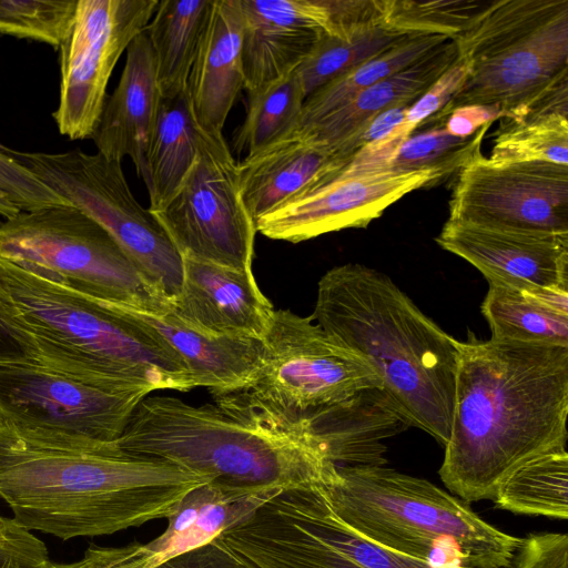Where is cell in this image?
Here are the masks:
<instances>
[{"label":"cell","instance_id":"37","mask_svg":"<svg viewBox=\"0 0 568 568\" xmlns=\"http://www.w3.org/2000/svg\"><path fill=\"white\" fill-rule=\"evenodd\" d=\"M78 0H0V33L59 49L74 22Z\"/></svg>","mask_w":568,"mask_h":568},{"label":"cell","instance_id":"32","mask_svg":"<svg viewBox=\"0 0 568 568\" xmlns=\"http://www.w3.org/2000/svg\"><path fill=\"white\" fill-rule=\"evenodd\" d=\"M247 97L245 119L233 138L236 152L246 154L297 125L307 98L296 69Z\"/></svg>","mask_w":568,"mask_h":568},{"label":"cell","instance_id":"29","mask_svg":"<svg viewBox=\"0 0 568 568\" xmlns=\"http://www.w3.org/2000/svg\"><path fill=\"white\" fill-rule=\"evenodd\" d=\"M493 500L496 507L511 513L567 519L566 446L554 448L521 464L499 483Z\"/></svg>","mask_w":568,"mask_h":568},{"label":"cell","instance_id":"16","mask_svg":"<svg viewBox=\"0 0 568 568\" xmlns=\"http://www.w3.org/2000/svg\"><path fill=\"white\" fill-rule=\"evenodd\" d=\"M327 171L257 217L256 232L272 240L300 243L344 229L366 227L408 193L443 180L433 171H381L353 176Z\"/></svg>","mask_w":568,"mask_h":568},{"label":"cell","instance_id":"38","mask_svg":"<svg viewBox=\"0 0 568 568\" xmlns=\"http://www.w3.org/2000/svg\"><path fill=\"white\" fill-rule=\"evenodd\" d=\"M0 191L22 212L71 203L41 182L31 171L0 151Z\"/></svg>","mask_w":568,"mask_h":568},{"label":"cell","instance_id":"24","mask_svg":"<svg viewBox=\"0 0 568 568\" xmlns=\"http://www.w3.org/2000/svg\"><path fill=\"white\" fill-rule=\"evenodd\" d=\"M283 489L209 480L183 496L166 517V529L145 544L158 564L203 546L247 519Z\"/></svg>","mask_w":568,"mask_h":568},{"label":"cell","instance_id":"14","mask_svg":"<svg viewBox=\"0 0 568 568\" xmlns=\"http://www.w3.org/2000/svg\"><path fill=\"white\" fill-rule=\"evenodd\" d=\"M156 6L158 0H78L71 31L59 47L60 95L52 116L60 134L93 136L113 69Z\"/></svg>","mask_w":568,"mask_h":568},{"label":"cell","instance_id":"43","mask_svg":"<svg viewBox=\"0 0 568 568\" xmlns=\"http://www.w3.org/2000/svg\"><path fill=\"white\" fill-rule=\"evenodd\" d=\"M152 568H256L220 537L171 557Z\"/></svg>","mask_w":568,"mask_h":568},{"label":"cell","instance_id":"20","mask_svg":"<svg viewBox=\"0 0 568 568\" xmlns=\"http://www.w3.org/2000/svg\"><path fill=\"white\" fill-rule=\"evenodd\" d=\"M132 323L161 339L183 361L195 387L215 397L246 389L262 362V341L219 336L183 322L171 307L152 312L114 302Z\"/></svg>","mask_w":568,"mask_h":568},{"label":"cell","instance_id":"9","mask_svg":"<svg viewBox=\"0 0 568 568\" xmlns=\"http://www.w3.org/2000/svg\"><path fill=\"white\" fill-rule=\"evenodd\" d=\"M0 151L102 225L150 288L173 304L181 292L182 256L133 195L122 162L81 150L23 152L0 143Z\"/></svg>","mask_w":568,"mask_h":568},{"label":"cell","instance_id":"12","mask_svg":"<svg viewBox=\"0 0 568 568\" xmlns=\"http://www.w3.org/2000/svg\"><path fill=\"white\" fill-rule=\"evenodd\" d=\"M182 257L252 271L255 221L222 133L197 126L196 158L165 206L151 213Z\"/></svg>","mask_w":568,"mask_h":568},{"label":"cell","instance_id":"45","mask_svg":"<svg viewBox=\"0 0 568 568\" xmlns=\"http://www.w3.org/2000/svg\"><path fill=\"white\" fill-rule=\"evenodd\" d=\"M8 363H38V354L31 338L0 305V364Z\"/></svg>","mask_w":568,"mask_h":568},{"label":"cell","instance_id":"41","mask_svg":"<svg viewBox=\"0 0 568 568\" xmlns=\"http://www.w3.org/2000/svg\"><path fill=\"white\" fill-rule=\"evenodd\" d=\"M154 559L145 544L138 541L121 547L91 545L81 559L59 564L50 562L49 568H152Z\"/></svg>","mask_w":568,"mask_h":568},{"label":"cell","instance_id":"21","mask_svg":"<svg viewBox=\"0 0 568 568\" xmlns=\"http://www.w3.org/2000/svg\"><path fill=\"white\" fill-rule=\"evenodd\" d=\"M125 52L119 83L106 98L91 139L98 152L108 159L122 162L129 156L136 175L145 181L148 152L162 101L145 30L131 41Z\"/></svg>","mask_w":568,"mask_h":568},{"label":"cell","instance_id":"36","mask_svg":"<svg viewBox=\"0 0 568 568\" xmlns=\"http://www.w3.org/2000/svg\"><path fill=\"white\" fill-rule=\"evenodd\" d=\"M489 159L497 162L537 161L568 165V119L551 114L521 122L503 120Z\"/></svg>","mask_w":568,"mask_h":568},{"label":"cell","instance_id":"5","mask_svg":"<svg viewBox=\"0 0 568 568\" xmlns=\"http://www.w3.org/2000/svg\"><path fill=\"white\" fill-rule=\"evenodd\" d=\"M0 305L38 364L121 392L195 388L181 357L104 301L0 257Z\"/></svg>","mask_w":568,"mask_h":568},{"label":"cell","instance_id":"1","mask_svg":"<svg viewBox=\"0 0 568 568\" xmlns=\"http://www.w3.org/2000/svg\"><path fill=\"white\" fill-rule=\"evenodd\" d=\"M450 437L439 476L462 500L493 499L530 458L566 446L568 347L458 341Z\"/></svg>","mask_w":568,"mask_h":568},{"label":"cell","instance_id":"42","mask_svg":"<svg viewBox=\"0 0 568 568\" xmlns=\"http://www.w3.org/2000/svg\"><path fill=\"white\" fill-rule=\"evenodd\" d=\"M510 568H568V536L529 535L523 539Z\"/></svg>","mask_w":568,"mask_h":568},{"label":"cell","instance_id":"6","mask_svg":"<svg viewBox=\"0 0 568 568\" xmlns=\"http://www.w3.org/2000/svg\"><path fill=\"white\" fill-rule=\"evenodd\" d=\"M321 485L353 530L436 568H509L523 541L433 483L384 465L336 466Z\"/></svg>","mask_w":568,"mask_h":568},{"label":"cell","instance_id":"17","mask_svg":"<svg viewBox=\"0 0 568 568\" xmlns=\"http://www.w3.org/2000/svg\"><path fill=\"white\" fill-rule=\"evenodd\" d=\"M435 241L488 283L568 288V233L447 220Z\"/></svg>","mask_w":568,"mask_h":568},{"label":"cell","instance_id":"13","mask_svg":"<svg viewBox=\"0 0 568 568\" xmlns=\"http://www.w3.org/2000/svg\"><path fill=\"white\" fill-rule=\"evenodd\" d=\"M148 395L104 388L38 363L0 364V422L29 438L114 443Z\"/></svg>","mask_w":568,"mask_h":568},{"label":"cell","instance_id":"18","mask_svg":"<svg viewBox=\"0 0 568 568\" xmlns=\"http://www.w3.org/2000/svg\"><path fill=\"white\" fill-rule=\"evenodd\" d=\"M247 95L295 70L323 33H333L327 0H240Z\"/></svg>","mask_w":568,"mask_h":568},{"label":"cell","instance_id":"15","mask_svg":"<svg viewBox=\"0 0 568 568\" xmlns=\"http://www.w3.org/2000/svg\"><path fill=\"white\" fill-rule=\"evenodd\" d=\"M448 204L450 221L568 233V165L480 154L458 171Z\"/></svg>","mask_w":568,"mask_h":568},{"label":"cell","instance_id":"2","mask_svg":"<svg viewBox=\"0 0 568 568\" xmlns=\"http://www.w3.org/2000/svg\"><path fill=\"white\" fill-rule=\"evenodd\" d=\"M212 480L116 442L67 444L24 437L0 422V498L28 531L62 540L111 535L166 518Z\"/></svg>","mask_w":568,"mask_h":568},{"label":"cell","instance_id":"3","mask_svg":"<svg viewBox=\"0 0 568 568\" xmlns=\"http://www.w3.org/2000/svg\"><path fill=\"white\" fill-rule=\"evenodd\" d=\"M312 318L377 374L382 393L407 426L442 446L450 437L458 341L424 314L386 274L359 263L318 281Z\"/></svg>","mask_w":568,"mask_h":568},{"label":"cell","instance_id":"35","mask_svg":"<svg viewBox=\"0 0 568 568\" xmlns=\"http://www.w3.org/2000/svg\"><path fill=\"white\" fill-rule=\"evenodd\" d=\"M489 1L379 0L381 27L402 34H438L454 39L474 22Z\"/></svg>","mask_w":568,"mask_h":568},{"label":"cell","instance_id":"31","mask_svg":"<svg viewBox=\"0 0 568 568\" xmlns=\"http://www.w3.org/2000/svg\"><path fill=\"white\" fill-rule=\"evenodd\" d=\"M481 313L491 338L503 342L568 347V315L542 306L527 291L488 283Z\"/></svg>","mask_w":568,"mask_h":568},{"label":"cell","instance_id":"10","mask_svg":"<svg viewBox=\"0 0 568 568\" xmlns=\"http://www.w3.org/2000/svg\"><path fill=\"white\" fill-rule=\"evenodd\" d=\"M262 344L256 376L234 394L282 424L300 422L369 389L382 392L373 368L338 345L312 316L275 311Z\"/></svg>","mask_w":568,"mask_h":568},{"label":"cell","instance_id":"23","mask_svg":"<svg viewBox=\"0 0 568 568\" xmlns=\"http://www.w3.org/2000/svg\"><path fill=\"white\" fill-rule=\"evenodd\" d=\"M344 164L334 148L297 124L239 162L243 203L255 221L323 172Z\"/></svg>","mask_w":568,"mask_h":568},{"label":"cell","instance_id":"34","mask_svg":"<svg viewBox=\"0 0 568 568\" xmlns=\"http://www.w3.org/2000/svg\"><path fill=\"white\" fill-rule=\"evenodd\" d=\"M490 124L467 138L449 134L443 122L422 132H413L387 163L385 171H433L442 179L458 172L481 154L480 149Z\"/></svg>","mask_w":568,"mask_h":568},{"label":"cell","instance_id":"28","mask_svg":"<svg viewBox=\"0 0 568 568\" xmlns=\"http://www.w3.org/2000/svg\"><path fill=\"white\" fill-rule=\"evenodd\" d=\"M197 152V125L186 90L162 99L146 158L149 211L162 210L190 171Z\"/></svg>","mask_w":568,"mask_h":568},{"label":"cell","instance_id":"25","mask_svg":"<svg viewBox=\"0 0 568 568\" xmlns=\"http://www.w3.org/2000/svg\"><path fill=\"white\" fill-rule=\"evenodd\" d=\"M296 423L306 427L337 466L384 465L383 440L407 427L379 389L366 390Z\"/></svg>","mask_w":568,"mask_h":568},{"label":"cell","instance_id":"27","mask_svg":"<svg viewBox=\"0 0 568 568\" xmlns=\"http://www.w3.org/2000/svg\"><path fill=\"white\" fill-rule=\"evenodd\" d=\"M212 0H161L145 33L162 99L184 92Z\"/></svg>","mask_w":568,"mask_h":568},{"label":"cell","instance_id":"7","mask_svg":"<svg viewBox=\"0 0 568 568\" xmlns=\"http://www.w3.org/2000/svg\"><path fill=\"white\" fill-rule=\"evenodd\" d=\"M453 40L466 80L424 124L470 104L496 105L506 119L568 80V0L489 1Z\"/></svg>","mask_w":568,"mask_h":568},{"label":"cell","instance_id":"39","mask_svg":"<svg viewBox=\"0 0 568 568\" xmlns=\"http://www.w3.org/2000/svg\"><path fill=\"white\" fill-rule=\"evenodd\" d=\"M466 77V63L458 55L456 61L407 108L404 122L397 126V131L408 138L425 121L439 113L458 93Z\"/></svg>","mask_w":568,"mask_h":568},{"label":"cell","instance_id":"30","mask_svg":"<svg viewBox=\"0 0 568 568\" xmlns=\"http://www.w3.org/2000/svg\"><path fill=\"white\" fill-rule=\"evenodd\" d=\"M449 38L438 34L405 36L313 91L305 100L298 125H306L348 102L358 92L406 68Z\"/></svg>","mask_w":568,"mask_h":568},{"label":"cell","instance_id":"4","mask_svg":"<svg viewBox=\"0 0 568 568\" xmlns=\"http://www.w3.org/2000/svg\"><path fill=\"white\" fill-rule=\"evenodd\" d=\"M194 406L172 396H145L119 447L159 458L229 485L286 489L322 483L336 468L302 424H282L234 393Z\"/></svg>","mask_w":568,"mask_h":568},{"label":"cell","instance_id":"26","mask_svg":"<svg viewBox=\"0 0 568 568\" xmlns=\"http://www.w3.org/2000/svg\"><path fill=\"white\" fill-rule=\"evenodd\" d=\"M457 58V44L448 39L315 122L300 126L316 140L334 148L376 114L396 105L409 106Z\"/></svg>","mask_w":568,"mask_h":568},{"label":"cell","instance_id":"40","mask_svg":"<svg viewBox=\"0 0 568 568\" xmlns=\"http://www.w3.org/2000/svg\"><path fill=\"white\" fill-rule=\"evenodd\" d=\"M50 562L40 538L0 515V568H49Z\"/></svg>","mask_w":568,"mask_h":568},{"label":"cell","instance_id":"8","mask_svg":"<svg viewBox=\"0 0 568 568\" xmlns=\"http://www.w3.org/2000/svg\"><path fill=\"white\" fill-rule=\"evenodd\" d=\"M0 257L104 301L152 312L170 307L110 233L73 204L1 222Z\"/></svg>","mask_w":568,"mask_h":568},{"label":"cell","instance_id":"11","mask_svg":"<svg viewBox=\"0 0 568 568\" xmlns=\"http://www.w3.org/2000/svg\"><path fill=\"white\" fill-rule=\"evenodd\" d=\"M220 538L256 568H436L353 530L321 483L281 490Z\"/></svg>","mask_w":568,"mask_h":568},{"label":"cell","instance_id":"22","mask_svg":"<svg viewBox=\"0 0 568 568\" xmlns=\"http://www.w3.org/2000/svg\"><path fill=\"white\" fill-rule=\"evenodd\" d=\"M240 0H212L192 62L186 92L196 125L222 133L244 89Z\"/></svg>","mask_w":568,"mask_h":568},{"label":"cell","instance_id":"33","mask_svg":"<svg viewBox=\"0 0 568 568\" xmlns=\"http://www.w3.org/2000/svg\"><path fill=\"white\" fill-rule=\"evenodd\" d=\"M404 37L381 26L343 34L323 33L296 68L306 95Z\"/></svg>","mask_w":568,"mask_h":568},{"label":"cell","instance_id":"19","mask_svg":"<svg viewBox=\"0 0 568 568\" xmlns=\"http://www.w3.org/2000/svg\"><path fill=\"white\" fill-rule=\"evenodd\" d=\"M182 260L181 292L171 310L199 331L262 341L275 310L261 292L253 271Z\"/></svg>","mask_w":568,"mask_h":568},{"label":"cell","instance_id":"46","mask_svg":"<svg viewBox=\"0 0 568 568\" xmlns=\"http://www.w3.org/2000/svg\"><path fill=\"white\" fill-rule=\"evenodd\" d=\"M20 209L17 207L6 194L0 191V215L6 220L12 219L20 213Z\"/></svg>","mask_w":568,"mask_h":568},{"label":"cell","instance_id":"44","mask_svg":"<svg viewBox=\"0 0 568 568\" xmlns=\"http://www.w3.org/2000/svg\"><path fill=\"white\" fill-rule=\"evenodd\" d=\"M505 116L496 105L470 104L449 111L440 122L446 131L457 138H467L484 125Z\"/></svg>","mask_w":568,"mask_h":568}]
</instances>
